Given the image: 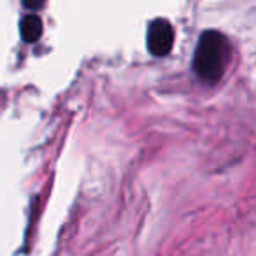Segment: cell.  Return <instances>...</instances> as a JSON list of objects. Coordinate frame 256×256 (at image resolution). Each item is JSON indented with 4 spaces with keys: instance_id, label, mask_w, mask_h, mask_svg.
Listing matches in <instances>:
<instances>
[{
    "instance_id": "obj_1",
    "label": "cell",
    "mask_w": 256,
    "mask_h": 256,
    "mask_svg": "<svg viewBox=\"0 0 256 256\" xmlns=\"http://www.w3.org/2000/svg\"><path fill=\"white\" fill-rule=\"evenodd\" d=\"M232 56V44L218 30H206L193 53V70L204 82L216 84L223 78Z\"/></svg>"
},
{
    "instance_id": "obj_2",
    "label": "cell",
    "mask_w": 256,
    "mask_h": 256,
    "mask_svg": "<svg viewBox=\"0 0 256 256\" xmlns=\"http://www.w3.org/2000/svg\"><path fill=\"white\" fill-rule=\"evenodd\" d=\"M174 26L165 18H158L150 23L148 28V50L153 56H167L174 46Z\"/></svg>"
},
{
    "instance_id": "obj_3",
    "label": "cell",
    "mask_w": 256,
    "mask_h": 256,
    "mask_svg": "<svg viewBox=\"0 0 256 256\" xmlns=\"http://www.w3.org/2000/svg\"><path fill=\"white\" fill-rule=\"evenodd\" d=\"M20 30H22V37L25 42H37L40 39V36H42V20L37 14H26L22 20Z\"/></svg>"
},
{
    "instance_id": "obj_4",
    "label": "cell",
    "mask_w": 256,
    "mask_h": 256,
    "mask_svg": "<svg viewBox=\"0 0 256 256\" xmlns=\"http://www.w3.org/2000/svg\"><path fill=\"white\" fill-rule=\"evenodd\" d=\"M23 8L30 9V11H39V9L44 8V2L46 0H22Z\"/></svg>"
}]
</instances>
